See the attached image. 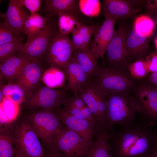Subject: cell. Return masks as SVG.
Masks as SVG:
<instances>
[{
    "instance_id": "1",
    "label": "cell",
    "mask_w": 157,
    "mask_h": 157,
    "mask_svg": "<svg viewBox=\"0 0 157 157\" xmlns=\"http://www.w3.org/2000/svg\"><path fill=\"white\" fill-rule=\"evenodd\" d=\"M108 133L112 157H147L157 145V127L153 122L141 119L120 126Z\"/></svg>"
},
{
    "instance_id": "2",
    "label": "cell",
    "mask_w": 157,
    "mask_h": 157,
    "mask_svg": "<svg viewBox=\"0 0 157 157\" xmlns=\"http://www.w3.org/2000/svg\"><path fill=\"white\" fill-rule=\"evenodd\" d=\"M107 112L106 127L111 130L113 126L127 124L134 121L140 107L130 93L113 92L106 96Z\"/></svg>"
},
{
    "instance_id": "3",
    "label": "cell",
    "mask_w": 157,
    "mask_h": 157,
    "mask_svg": "<svg viewBox=\"0 0 157 157\" xmlns=\"http://www.w3.org/2000/svg\"><path fill=\"white\" fill-rule=\"evenodd\" d=\"M95 91L104 98L113 92L132 91L136 83L128 72L116 71L102 67L87 79Z\"/></svg>"
},
{
    "instance_id": "4",
    "label": "cell",
    "mask_w": 157,
    "mask_h": 157,
    "mask_svg": "<svg viewBox=\"0 0 157 157\" xmlns=\"http://www.w3.org/2000/svg\"><path fill=\"white\" fill-rule=\"evenodd\" d=\"M91 147L80 135L62 123L47 148L66 157H88Z\"/></svg>"
},
{
    "instance_id": "5",
    "label": "cell",
    "mask_w": 157,
    "mask_h": 157,
    "mask_svg": "<svg viewBox=\"0 0 157 157\" xmlns=\"http://www.w3.org/2000/svg\"><path fill=\"white\" fill-rule=\"evenodd\" d=\"M59 33L58 16H53L38 34L28 43L23 44L19 54L26 56L30 61L38 60L43 64L44 58L49 45Z\"/></svg>"
},
{
    "instance_id": "6",
    "label": "cell",
    "mask_w": 157,
    "mask_h": 157,
    "mask_svg": "<svg viewBox=\"0 0 157 157\" xmlns=\"http://www.w3.org/2000/svg\"><path fill=\"white\" fill-rule=\"evenodd\" d=\"M26 119L47 147L62 124L54 110L41 109L32 111Z\"/></svg>"
},
{
    "instance_id": "7",
    "label": "cell",
    "mask_w": 157,
    "mask_h": 157,
    "mask_svg": "<svg viewBox=\"0 0 157 157\" xmlns=\"http://www.w3.org/2000/svg\"><path fill=\"white\" fill-rule=\"evenodd\" d=\"M74 50L69 35L58 33L51 40L45 53L43 61L44 67H54L63 72Z\"/></svg>"
},
{
    "instance_id": "8",
    "label": "cell",
    "mask_w": 157,
    "mask_h": 157,
    "mask_svg": "<svg viewBox=\"0 0 157 157\" xmlns=\"http://www.w3.org/2000/svg\"><path fill=\"white\" fill-rule=\"evenodd\" d=\"M128 33L126 27L124 24L120 25L115 30L113 38L106 52L104 67L115 71L128 72L129 63L127 58L126 46Z\"/></svg>"
},
{
    "instance_id": "9",
    "label": "cell",
    "mask_w": 157,
    "mask_h": 157,
    "mask_svg": "<svg viewBox=\"0 0 157 157\" xmlns=\"http://www.w3.org/2000/svg\"><path fill=\"white\" fill-rule=\"evenodd\" d=\"M64 88L55 89L40 83L31 97L25 101L28 110L33 111L41 109L53 110L60 107L70 97Z\"/></svg>"
},
{
    "instance_id": "10",
    "label": "cell",
    "mask_w": 157,
    "mask_h": 157,
    "mask_svg": "<svg viewBox=\"0 0 157 157\" xmlns=\"http://www.w3.org/2000/svg\"><path fill=\"white\" fill-rule=\"evenodd\" d=\"M38 138L26 119L20 121L14 137L15 150L27 157H45Z\"/></svg>"
},
{
    "instance_id": "11",
    "label": "cell",
    "mask_w": 157,
    "mask_h": 157,
    "mask_svg": "<svg viewBox=\"0 0 157 157\" xmlns=\"http://www.w3.org/2000/svg\"><path fill=\"white\" fill-rule=\"evenodd\" d=\"M133 97L139 104L142 117L157 124V88L146 81L136 83Z\"/></svg>"
},
{
    "instance_id": "12",
    "label": "cell",
    "mask_w": 157,
    "mask_h": 157,
    "mask_svg": "<svg viewBox=\"0 0 157 157\" xmlns=\"http://www.w3.org/2000/svg\"><path fill=\"white\" fill-rule=\"evenodd\" d=\"M44 67L38 60L30 61L15 79L16 84L22 92L25 101L30 99L39 86Z\"/></svg>"
},
{
    "instance_id": "13",
    "label": "cell",
    "mask_w": 157,
    "mask_h": 157,
    "mask_svg": "<svg viewBox=\"0 0 157 157\" xmlns=\"http://www.w3.org/2000/svg\"><path fill=\"white\" fill-rule=\"evenodd\" d=\"M54 110L65 126L80 135L91 146L94 137L100 125L99 124L76 117L61 107L55 108Z\"/></svg>"
},
{
    "instance_id": "14",
    "label": "cell",
    "mask_w": 157,
    "mask_h": 157,
    "mask_svg": "<svg viewBox=\"0 0 157 157\" xmlns=\"http://www.w3.org/2000/svg\"><path fill=\"white\" fill-rule=\"evenodd\" d=\"M106 20L93 35L90 44L92 53L99 58L104 59L108 47L114 36V26L117 19L111 17Z\"/></svg>"
},
{
    "instance_id": "15",
    "label": "cell",
    "mask_w": 157,
    "mask_h": 157,
    "mask_svg": "<svg viewBox=\"0 0 157 157\" xmlns=\"http://www.w3.org/2000/svg\"><path fill=\"white\" fill-rule=\"evenodd\" d=\"M44 5L40 9V13L51 16L57 15L60 13L71 15L82 25H86L87 19L85 16L81 12L78 0H45L43 1Z\"/></svg>"
},
{
    "instance_id": "16",
    "label": "cell",
    "mask_w": 157,
    "mask_h": 157,
    "mask_svg": "<svg viewBox=\"0 0 157 157\" xmlns=\"http://www.w3.org/2000/svg\"><path fill=\"white\" fill-rule=\"evenodd\" d=\"M138 1L103 0L101 10L105 18L117 19L134 17L139 10L135 6Z\"/></svg>"
},
{
    "instance_id": "17",
    "label": "cell",
    "mask_w": 157,
    "mask_h": 157,
    "mask_svg": "<svg viewBox=\"0 0 157 157\" xmlns=\"http://www.w3.org/2000/svg\"><path fill=\"white\" fill-rule=\"evenodd\" d=\"M148 38L140 35L134 29L128 33L126 46L129 64L138 60H145L149 55Z\"/></svg>"
},
{
    "instance_id": "18",
    "label": "cell",
    "mask_w": 157,
    "mask_h": 157,
    "mask_svg": "<svg viewBox=\"0 0 157 157\" xmlns=\"http://www.w3.org/2000/svg\"><path fill=\"white\" fill-rule=\"evenodd\" d=\"M23 0H10L6 11L0 13L3 22L17 34L24 33V22L27 15L24 12Z\"/></svg>"
},
{
    "instance_id": "19",
    "label": "cell",
    "mask_w": 157,
    "mask_h": 157,
    "mask_svg": "<svg viewBox=\"0 0 157 157\" xmlns=\"http://www.w3.org/2000/svg\"><path fill=\"white\" fill-rule=\"evenodd\" d=\"M63 72L67 80L64 88L67 91L78 92L81 87L87 83L85 74L72 55Z\"/></svg>"
},
{
    "instance_id": "20",
    "label": "cell",
    "mask_w": 157,
    "mask_h": 157,
    "mask_svg": "<svg viewBox=\"0 0 157 157\" xmlns=\"http://www.w3.org/2000/svg\"><path fill=\"white\" fill-rule=\"evenodd\" d=\"M30 61L26 56L19 54L0 62V80L8 82L15 81L24 67Z\"/></svg>"
},
{
    "instance_id": "21",
    "label": "cell",
    "mask_w": 157,
    "mask_h": 157,
    "mask_svg": "<svg viewBox=\"0 0 157 157\" xmlns=\"http://www.w3.org/2000/svg\"><path fill=\"white\" fill-rule=\"evenodd\" d=\"M108 130L106 126H99L88 157H112L108 142Z\"/></svg>"
},
{
    "instance_id": "22",
    "label": "cell",
    "mask_w": 157,
    "mask_h": 157,
    "mask_svg": "<svg viewBox=\"0 0 157 157\" xmlns=\"http://www.w3.org/2000/svg\"><path fill=\"white\" fill-rule=\"evenodd\" d=\"M72 56L82 69L87 79L102 67L99 63V58L93 54L91 51L75 49Z\"/></svg>"
},
{
    "instance_id": "23",
    "label": "cell",
    "mask_w": 157,
    "mask_h": 157,
    "mask_svg": "<svg viewBox=\"0 0 157 157\" xmlns=\"http://www.w3.org/2000/svg\"><path fill=\"white\" fill-rule=\"evenodd\" d=\"M100 26L95 25H82L72 33L71 39L75 50H90L91 37Z\"/></svg>"
},
{
    "instance_id": "24",
    "label": "cell",
    "mask_w": 157,
    "mask_h": 157,
    "mask_svg": "<svg viewBox=\"0 0 157 157\" xmlns=\"http://www.w3.org/2000/svg\"><path fill=\"white\" fill-rule=\"evenodd\" d=\"M50 15L42 17L37 13L27 15L24 26V33L27 35V44L46 26L51 17Z\"/></svg>"
},
{
    "instance_id": "25",
    "label": "cell",
    "mask_w": 157,
    "mask_h": 157,
    "mask_svg": "<svg viewBox=\"0 0 157 157\" xmlns=\"http://www.w3.org/2000/svg\"><path fill=\"white\" fill-rule=\"evenodd\" d=\"M78 93L87 106L91 110L97 122L101 125L98 110L97 93L94 89L87 83L79 89Z\"/></svg>"
},
{
    "instance_id": "26",
    "label": "cell",
    "mask_w": 157,
    "mask_h": 157,
    "mask_svg": "<svg viewBox=\"0 0 157 157\" xmlns=\"http://www.w3.org/2000/svg\"><path fill=\"white\" fill-rule=\"evenodd\" d=\"M58 16L59 30L62 34L69 35L80 28L82 25L81 22L70 14L60 13Z\"/></svg>"
},
{
    "instance_id": "27",
    "label": "cell",
    "mask_w": 157,
    "mask_h": 157,
    "mask_svg": "<svg viewBox=\"0 0 157 157\" xmlns=\"http://www.w3.org/2000/svg\"><path fill=\"white\" fill-rule=\"evenodd\" d=\"M0 104L1 125L14 121L18 115V104L10 99L3 100Z\"/></svg>"
},
{
    "instance_id": "28",
    "label": "cell",
    "mask_w": 157,
    "mask_h": 157,
    "mask_svg": "<svg viewBox=\"0 0 157 157\" xmlns=\"http://www.w3.org/2000/svg\"><path fill=\"white\" fill-rule=\"evenodd\" d=\"M155 27L154 21L149 17L141 15L135 19L134 29L139 34L149 37L152 34Z\"/></svg>"
},
{
    "instance_id": "29",
    "label": "cell",
    "mask_w": 157,
    "mask_h": 157,
    "mask_svg": "<svg viewBox=\"0 0 157 157\" xmlns=\"http://www.w3.org/2000/svg\"><path fill=\"white\" fill-rule=\"evenodd\" d=\"M78 5L81 13L89 17L98 16L101 9L99 0H78Z\"/></svg>"
},
{
    "instance_id": "30",
    "label": "cell",
    "mask_w": 157,
    "mask_h": 157,
    "mask_svg": "<svg viewBox=\"0 0 157 157\" xmlns=\"http://www.w3.org/2000/svg\"><path fill=\"white\" fill-rule=\"evenodd\" d=\"M23 40L9 42L0 45V62L19 54L23 44Z\"/></svg>"
},
{
    "instance_id": "31",
    "label": "cell",
    "mask_w": 157,
    "mask_h": 157,
    "mask_svg": "<svg viewBox=\"0 0 157 157\" xmlns=\"http://www.w3.org/2000/svg\"><path fill=\"white\" fill-rule=\"evenodd\" d=\"M14 145V137L1 131L0 157H13L15 153Z\"/></svg>"
},
{
    "instance_id": "32",
    "label": "cell",
    "mask_w": 157,
    "mask_h": 157,
    "mask_svg": "<svg viewBox=\"0 0 157 157\" xmlns=\"http://www.w3.org/2000/svg\"><path fill=\"white\" fill-rule=\"evenodd\" d=\"M128 72L135 80H141L146 78L149 73L145 60H136L129 64Z\"/></svg>"
},
{
    "instance_id": "33",
    "label": "cell",
    "mask_w": 157,
    "mask_h": 157,
    "mask_svg": "<svg viewBox=\"0 0 157 157\" xmlns=\"http://www.w3.org/2000/svg\"><path fill=\"white\" fill-rule=\"evenodd\" d=\"M63 108L67 113L76 117L97 122L91 110L87 106L82 108L64 106Z\"/></svg>"
},
{
    "instance_id": "34",
    "label": "cell",
    "mask_w": 157,
    "mask_h": 157,
    "mask_svg": "<svg viewBox=\"0 0 157 157\" xmlns=\"http://www.w3.org/2000/svg\"><path fill=\"white\" fill-rule=\"evenodd\" d=\"M21 35L17 34L3 22L0 24V45L6 43L23 40Z\"/></svg>"
},
{
    "instance_id": "35",
    "label": "cell",
    "mask_w": 157,
    "mask_h": 157,
    "mask_svg": "<svg viewBox=\"0 0 157 157\" xmlns=\"http://www.w3.org/2000/svg\"><path fill=\"white\" fill-rule=\"evenodd\" d=\"M83 100L79 95L78 92H73L63 105L64 106H69L78 108H82L86 107Z\"/></svg>"
},
{
    "instance_id": "36",
    "label": "cell",
    "mask_w": 157,
    "mask_h": 157,
    "mask_svg": "<svg viewBox=\"0 0 157 157\" xmlns=\"http://www.w3.org/2000/svg\"><path fill=\"white\" fill-rule=\"evenodd\" d=\"M145 60L149 73L157 72V53L154 52L148 55Z\"/></svg>"
},
{
    "instance_id": "37",
    "label": "cell",
    "mask_w": 157,
    "mask_h": 157,
    "mask_svg": "<svg viewBox=\"0 0 157 157\" xmlns=\"http://www.w3.org/2000/svg\"><path fill=\"white\" fill-rule=\"evenodd\" d=\"M41 0H23L24 6L26 7L30 12L31 14L37 13L40 9L42 4Z\"/></svg>"
},
{
    "instance_id": "38",
    "label": "cell",
    "mask_w": 157,
    "mask_h": 157,
    "mask_svg": "<svg viewBox=\"0 0 157 157\" xmlns=\"http://www.w3.org/2000/svg\"><path fill=\"white\" fill-rule=\"evenodd\" d=\"M146 8L150 14H156L157 13V0H147Z\"/></svg>"
},
{
    "instance_id": "39",
    "label": "cell",
    "mask_w": 157,
    "mask_h": 157,
    "mask_svg": "<svg viewBox=\"0 0 157 157\" xmlns=\"http://www.w3.org/2000/svg\"><path fill=\"white\" fill-rule=\"evenodd\" d=\"M44 155L45 157H66L60 152L49 149L44 152Z\"/></svg>"
},
{
    "instance_id": "40",
    "label": "cell",
    "mask_w": 157,
    "mask_h": 157,
    "mask_svg": "<svg viewBox=\"0 0 157 157\" xmlns=\"http://www.w3.org/2000/svg\"><path fill=\"white\" fill-rule=\"evenodd\" d=\"M146 78V81L157 88V72L149 74Z\"/></svg>"
},
{
    "instance_id": "41",
    "label": "cell",
    "mask_w": 157,
    "mask_h": 157,
    "mask_svg": "<svg viewBox=\"0 0 157 157\" xmlns=\"http://www.w3.org/2000/svg\"><path fill=\"white\" fill-rule=\"evenodd\" d=\"M15 157H27L23 154L15 150Z\"/></svg>"
},
{
    "instance_id": "42",
    "label": "cell",
    "mask_w": 157,
    "mask_h": 157,
    "mask_svg": "<svg viewBox=\"0 0 157 157\" xmlns=\"http://www.w3.org/2000/svg\"><path fill=\"white\" fill-rule=\"evenodd\" d=\"M153 154L154 155L155 157H157V145L154 150Z\"/></svg>"
},
{
    "instance_id": "43",
    "label": "cell",
    "mask_w": 157,
    "mask_h": 157,
    "mask_svg": "<svg viewBox=\"0 0 157 157\" xmlns=\"http://www.w3.org/2000/svg\"><path fill=\"white\" fill-rule=\"evenodd\" d=\"M155 46L156 49L157 50V37L156 38L155 41Z\"/></svg>"
},
{
    "instance_id": "44",
    "label": "cell",
    "mask_w": 157,
    "mask_h": 157,
    "mask_svg": "<svg viewBox=\"0 0 157 157\" xmlns=\"http://www.w3.org/2000/svg\"><path fill=\"white\" fill-rule=\"evenodd\" d=\"M147 157H155V156L154 154H153L150 156Z\"/></svg>"
},
{
    "instance_id": "45",
    "label": "cell",
    "mask_w": 157,
    "mask_h": 157,
    "mask_svg": "<svg viewBox=\"0 0 157 157\" xmlns=\"http://www.w3.org/2000/svg\"><path fill=\"white\" fill-rule=\"evenodd\" d=\"M156 20H157V13H156Z\"/></svg>"
}]
</instances>
